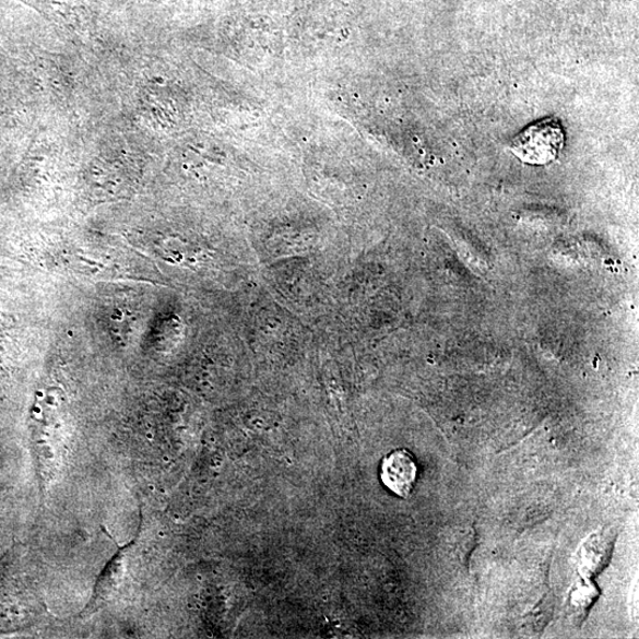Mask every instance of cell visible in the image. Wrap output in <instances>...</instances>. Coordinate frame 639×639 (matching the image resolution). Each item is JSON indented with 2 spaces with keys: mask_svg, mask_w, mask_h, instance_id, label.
Returning a JSON list of instances; mask_svg holds the SVG:
<instances>
[{
  "mask_svg": "<svg viewBox=\"0 0 639 639\" xmlns=\"http://www.w3.org/2000/svg\"><path fill=\"white\" fill-rule=\"evenodd\" d=\"M565 134L558 120L539 121L521 132L510 149L524 163L546 165L557 158L563 150Z\"/></svg>",
  "mask_w": 639,
  "mask_h": 639,
  "instance_id": "cell-1",
  "label": "cell"
},
{
  "mask_svg": "<svg viewBox=\"0 0 639 639\" xmlns=\"http://www.w3.org/2000/svg\"><path fill=\"white\" fill-rule=\"evenodd\" d=\"M417 462L406 449H397L383 458L380 465V478L398 496H410L417 480Z\"/></svg>",
  "mask_w": 639,
  "mask_h": 639,
  "instance_id": "cell-2",
  "label": "cell"
}]
</instances>
